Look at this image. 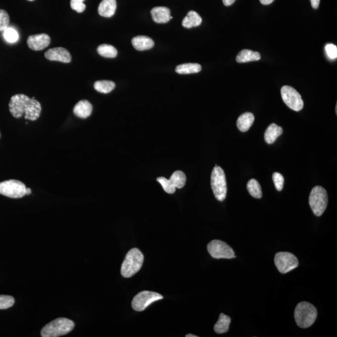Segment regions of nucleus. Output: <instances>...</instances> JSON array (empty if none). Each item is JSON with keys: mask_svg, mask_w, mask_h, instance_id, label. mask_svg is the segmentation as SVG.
<instances>
[{"mask_svg": "<svg viewBox=\"0 0 337 337\" xmlns=\"http://www.w3.org/2000/svg\"><path fill=\"white\" fill-rule=\"evenodd\" d=\"M328 204V195L326 190L321 186H315L309 195V205L315 216H321Z\"/></svg>", "mask_w": 337, "mask_h": 337, "instance_id": "nucleus-5", "label": "nucleus"}, {"mask_svg": "<svg viewBox=\"0 0 337 337\" xmlns=\"http://www.w3.org/2000/svg\"><path fill=\"white\" fill-rule=\"evenodd\" d=\"M45 58L50 61H60L68 63L71 61V56L69 52L64 48L57 47L49 49L45 52Z\"/></svg>", "mask_w": 337, "mask_h": 337, "instance_id": "nucleus-12", "label": "nucleus"}, {"mask_svg": "<svg viewBox=\"0 0 337 337\" xmlns=\"http://www.w3.org/2000/svg\"><path fill=\"white\" fill-rule=\"evenodd\" d=\"M9 109L15 118H20L24 115L25 119L30 121L37 120L42 112V106L39 102L23 94L11 97Z\"/></svg>", "mask_w": 337, "mask_h": 337, "instance_id": "nucleus-1", "label": "nucleus"}, {"mask_svg": "<svg viewBox=\"0 0 337 337\" xmlns=\"http://www.w3.org/2000/svg\"><path fill=\"white\" fill-rule=\"evenodd\" d=\"M75 323L66 318H58L52 320L42 329L43 337H58L64 336L73 331Z\"/></svg>", "mask_w": 337, "mask_h": 337, "instance_id": "nucleus-4", "label": "nucleus"}, {"mask_svg": "<svg viewBox=\"0 0 337 337\" xmlns=\"http://www.w3.org/2000/svg\"><path fill=\"white\" fill-rule=\"evenodd\" d=\"M152 20L157 23H166L173 19L171 11L167 7L157 6L153 8L150 11Z\"/></svg>", "mask_w": 337, "mask_h": 337, "instance_id": "nucleus-14", "label": "nucleus"}, {"mask_svg": "<svg viewBox=\"0 0 337 337\" xmlns=\"http://www.w3.org/2000/svg\"><path fill=\"white\" fill-rule=\"evenodd\" d=\"M3 37L7 42L9 44H15L19 39L17 32L13 28H7L3 31Z\"/></svg>", "mask_w": 337, "mask_h": 337, "instance_id": "nucleus-28", "label": "nucleus"}, {"mask_svg": "<svg viewBox=\"0 0 337 337\" xmlns=\"http://www.w3.org/2000/svg\"><path fill=\"white\" fill-rule=\"evenodd\" d=\"M320 0H310L311 5L313 8L317 9L319 8Z\"/></svg>", "mask_w": 337, "mask_h": 337, "instance_id": "nucleus-35", "label": "nucleus"}, {"mask_svg": "<svg viewBox=\"0 0 337 337\" xmlns=\"http://www.w3.org/2000/svg\"><path fill=\"white\" fill-rule=\"evenodd\" d=\"M186 337H197V336H194V335H193V334H188Z\"/></svg>", "mask_w": 337, "mask_h": 337, "instance_id": "nucleus-39", "label": "nucleus"}, {"mask_svg": "<svg viewBox=\"0 0 337 337\" xmlns=\"http://www.w3.org/2000/svg\"><path fill=\"white\" fill-rule=\"evenodd\" d=\"M275 186L277 191H281L283 190L284 185V178L281 173H274L272 176Z\"/></svg>", "mask_w": 337, "mask_h": 337, "instance_id": "nucleus-32", "label": "nucleus"}, {"mask_svg": "<svg viewBox=\"0 0 337 337\" xmlns=\"http://www.w3.org/2000/svg\"><path fill=\"white\" fill-rule=\"evenodd\" d=\"M157 181L162 186V188H163L165 192L168 193H175L176 188L172 186L169 179L165 178L164 177H160V178L157 179Z\"/></svg>", "mask_w": 337, "mask_h": 337, "instance_id": "nucleus-30", "label": "nucleus"}, {"mask_svg": "<svg viewBox=\"0 0 337 337\" xmlns=\"http://www.w3.org/2000/svg\"><path fill=\"white\" fill-rule=\"evenodd\" d=\"M261 59V56L259 52L253 51L252 50L243 49L240 52L236 57L238 63H247L250 61H259Z\"/></svg>", "mask_w": 337, "mask_h": 337, "instance_id": "nucleus-20", "label": "nucleus"}, {"mask_svg": "<svg viewBox=\"0 0 337 337\" xmlns=\"http://www.w3.org/2000/svg\"><path fill=\"white\" fill-rule=\"evenodd\" d=\"M274 0H260V3L264 5H268V4H271Z\"/></svg>", "mask_w": 337, "mask_h": 337, "instance_id": "nucleus-37", "label": "nucleus"}, {"mask_svg": "<svg viewBox=\"0 0 337 337\" xmlns=\"http://www.w3.org/2000/svg\"><path fill=\"white\" fill-rule=\"evenodd\" d=\"M144 255L137 248L131 249L126 254L121 265V273L125 278H130L142 269Z\"/></svg>", "mask_w": 337, "mask_h": 337, "instance_id": "nucleus-2", "label": "nucleus"}, {"mask_svg": "<svg viewBox=\"0 0 337 337\" xmlns=\"http://www.w3.org/2000/svg\"><path fill=\"white\" fill-rule=\"evenodd\" d=\"M50 42H51V39H50L49 36L45 33L30 36L27 40L28 47L30 49L35 51H40V50L46 48L49 46Z\"/></svg>", "mask_w": 337, "mask_h": 337, "instance_id": "nucleus-13", "label": "nucleus"}, {"mask_svg": "<svg viewBox=\"0 0 337 337\" xmlns=\"http://www.w3.org/2000/svg\"><path fill=\"white\" fill-rule=\"evenodd\" d=\"M202 67L197 63H185L176 67V72L181 75L197 73L201 71Z\"/></svg>", "mask_w": 337, "mask_h": 337, "instance_id": "nucleus-23", "label": "nucleus"}, {"mask_svg": "<svg viewBox=\"0 0 337 337\" xmlns=\"http://www.w3.org/2000/svg\"><path fill=\"white\" fill-rule=\"evenodd\" d=\"M283 133V129L276 124L272 123L267 128L264 134L265 142L267 144H272Z\"/></svg>", "mask_w": 337, "mask_h": 337, "instance_id": "nucleus-19", "label": "nucleus"}, {"mask_svg": "<svg viewBox=\"0 0 337 337\" xmlns=\"http://www.w3.org/2000/svg\"><path fill=\"white\" fill-rule=\"evenodd\" d=\"M9 17L8 13L3 9H0V32H3L8 27Z\"/></svg>", "mask_w": 337, "mask_h": 337, "instance_id": "nucleus-31", "label": "nucleus"}, {"mask_svg": "<svg viewBox=\"0 0 337 337\" xmlns=\"http://www.w3.org/2000/svg\"><path fill=\"white\" fill-rule=\"evenodd\" d=\"M294 317L298 327L302 329L308 328L312 326L316 320L317 310L311 303L300 302L295 308Z\"/></svg>", "mask_w": 337, "mask_h": 337, "instance_id": "nucleus-3", "label": "nucleus"}, {"mask_svg": "<svg viewBox=\"0 0 337 337\" xmlns=\"http://www.w3.org/2000/svg\"><path fill=\"white\" fill-rule=\"evenodd\" d=\"M210 183L215 197L219 201H223L226 199L228 188L226 175L221 167L215 166L212 172Z\"/></svg>", "mask_w": 337, "mask_h": 337, "instance_id": "nucleus-6", "label": "nucleus"}, {"mask_svg": "<svg viewBox=\"0 0 337 337\" xmlns=\"http://www.w3.org/2000/svg\"><path fill=\"white\" fill-rule=\"evenodd\" d=\"M282 97L289 108L295 111H300L303 109V101L299 93L293 88L284 86L281 89Z\"/></svg>", "mask_w": 337, "mask_h": 337, "instance_id": "nucleus-11", "label": "nucleus"}, {"mask_svg": "<svg viewBox=\"0 0 337 337\" xmlns=\"http://www.w3.org/2000/svg\"><path fill=\"white\" fill-rule=\"evenodd\" d=\"M116 7V0H102L98 6V13L103 17H111L115 13Z\"/></svg>", "mask_w": 337, "mask_h": 337, "instance_id": "nucleus-15", "label": "nucleus"}, {"mask_svg": "<svg viewBox=\"0 0 337 337\" xmlns=\"http://www.w3.org/2000/svg\"><path fill=\"white\" fill-rule=\"evenodd\" d=\"M84 1L85 0H71V8L78 13H82L86 9L85 4L83 3Z\"/></svg>", "mask_w": 337, "mask_h": 337, "instance_id": "nucleus-33", "label": "nucleus"}, {"mask_svg": "<svg viewBox=\"0 0 337 337\" xmlns=\"http://www.w3.org/2000/svg\"><path fill=\"white\" fill-rule=\"evenodd\" d=\"M28 1H34V0H28Z\"/></svg>", "mask_w": 337, "mask_h": 337, "instance_id": "nucleus-40", "label": "nucleus"}, {"mask_svg": "<svg viewBox=\"0 0 337 337\" xmlns=\"http://www.w3.org/2000/svg\"><path fill=\"white\" fill-rule=\"evenodd\" d=\"M255 120L254 114L250 112H245L239 117L237 121V126L241 132H246L252 126Z\"/></svg>", "mask_w": 337, "mask_h": 337, "instance_id": "nucleus-18", "label": "nucleus"}, {"mask_svg": "<svg viewBox=\"0 0 337 337\" xmlns=\"http://www.w3.org/2000/svg\"><path fill=\"white\" fill-rule=\"evenodd\" d=\"M231 322V319L230 317L224 314H221L218 321L214 326L215 332L219 334L226 333L229 331Z\"/></svg>", "mask_w": 337, "mask_h": 337, "instance_id": "nucleus-22", "label": "nucleus"}, {"mask_svg": "<svg viewBox=\"0 0 337 337\" xmlns=\"http://www.w3.org/2000/svg\"><path fill=\"white\" fill-rule=\"evenodd\" d=\"M115 83L111 81H97L94 84V88L97 92L107 94L115 88Z\"/></svg>", "mask_w": 337, "mask_h": 337, "instance_id": "nucleus-25", "label": "nucleus"}, {"mask_svg": "<svg viewBox=\"0 0 337 337\" xmlns=\"http://www.w3.org/2000/svg\"><path fill=\"white\" fill-rule=\"evenodd\" d=\"M26 188L21 182L9 180L0 183V194L13 199H18L26 195Z\"/></svg>", "mask_w": 337, "mask_h": 337, "instance_id": "nucleus-8", "label": "nucleus"}, {"mask_svg": "<svg viewBox=\"0 0 337 337\" xmlns=\"http://www.w3.org/2000/svg\"><path fill=\"white\" fill-rule=\"evenodd\" d=\"M15 303V299L9 295H0V310L7 309Z\"/></svg>", "mask_w": 337, "mask_h": 337, "instance_id": "nucleus-29", "label": "nucleus"}, {"mask_svg": "<svg viewBox=\"0 0 337 337\" xmlns=\"http://www.w3.org/2000/svg\"><path fill=\"white\" fill-rule=\"evenodd\" d=\"M92 104L87 100L79 101L73 109L74 114L78 118L82 119L88 118L92 114Z\"/></svg>", "mask_w": 337, "mask_h": 337, "instance_id": "nucleus-16", "label": "nucleus"}, {"mask_svg": "<svg viewBox=\"0 0 337 337\" xmlns=\"http://www.w3.org/2000/svg\"><path fill=\"white\" fill-rule=\"evenodd\" d=\"M247 188L250 194L256 199H260L262 197V189L259 182L254 179H250L248 182Z\"/></svg>", "mask_w": 337, "mask_h": 337, "instance_id": "nucleus-27", "label": "nucleus"}, {"mask_svg": "<svg viewBox=\"0 0 337 337\" xmlns=\"http://www.w3.org/2000/svg\"><path fill=\"white\" fill-rule=\"evenodd\" d=\"M162 298H163V297L161 294L154 292V291H141L134 297L132 307L136 311L142 312L152 303L161 300Z\"/></svg>", "mask_w": 337, "mask_h": 337, "instance_id": "nucleus-10", "label": "nucleus"}, {"mask_svg": "<svg viewBox=\"0 0 337 337\" xmlns=\"http://www.w3.org/2000/svg\"><path fill=\"white\" fill-rule=\"evenodd\" d=\"M202 18L200 16L194 11H190L183 21L182 25L186 28L197 27L201 25Z\"/></svg>", "mask_w": 337, "mask_h": 337, "instance_id": "nucleus-21", "label": "nucleus"}, {"mask_svg": "<svg viewBox=\"0 0 337 337\" xmlns=\"http://www.w3.org/2000/svg\"><path fill=\"white\" fill-rule=\"evenodd\" d=\"M98 53L105 58H114L118 54V51L112 45L102 44L97 47Z\"/></svg>", "mask_w": 337, "mask_h": 337, "instance_id": "nucleus-26", "label": "nucleus"}, {"mask_svg": "<svg viewBox=\"0 0 337 337\" xmlns=\"http://www.w3.org/2000/svg\"><path fill=\"white\" fill-rule=\"evenodd\" d=\"M236 0H222L225 6H229L232 5Z\"/></svg>", "mask_w": 337, "mask_h": 337, "instance_id": "nucleus-36", "label": "nucleus"}, {"mask_svg": "<svg viewBox=\"0 0 337 337\" xmlns=\"http://www.w3.org/2000/svg\"><path fill=\"white\" fill-rule=\"evenodd\" d=\"M275 264L282 274H287L298 266V260L295 255L288 252L277 253L274 258Z\"/></svg>", "mask_w": 337, "mask_h": 337, "instance_id": "nucleus-7", "label": "nucleus"}, {"mask_svg": "<svg viewBox=\"0 0 337 337\" xmlns=\"http://www.w3.org/2000/svg\"><path fill=\"white\" fill-rule=\"evenodd\" d=\"M326 53L331 59H336L337 58V48L333 44H327L325 48Z\"/></svg>", "mask_w": 337, "mask_h": 337, "instance_id": "nucleus-34", "label": "nucleus"}, {"mask_svg": "<svg viewBox=\"0 0 337 337\" xmlns=\"http://www.w3.org/2000/svg\"><path fill=\"white\" fill-rule=\"evenodd\" d=\"M169 181L174 188L181 189L186 185V176L183 172L177 171L172 174Z\"/></svg>", "mask_w": 337, "mask_h": 337, "instance_id": "nucleus-24", "label": "nucleus"}, {"mask_svg": "<svg viewBox=\"0 0 337 337\" xmlns=\"http://www.w3.org/2000/svg\"><path fill=\"white\" fill-rule=\"evenodd\" d=\"M32 193V190H31L30 188H26V195H30Z\"/></svg>", "mask_w": 337, "mask_h": 337, "instance_id": "nucleus-38", "label": "nucleus"}, {"mask_svg": "<svg viewBox=\"0 0 337 337\" xmlns=\"http://www.w3.org/2000/svg\"><path fill=\"white\" fill-rule=\"evenodd\" d=\"M207 250L214 259H231L236 258L235 253L230 246L223 241L214 240L207 245Z\"/></svg>", "mask_w": 337, "mask_h": 337, "instance_id": "nucleus-9", "label": "nucleus"}, {"mask_svg": "<svg viewBox=\"0 0 337 337\" xmlns=\"http://www.w3.org/2000/svg\"><path fill=\"white\" fill-rule=\"evenodd\" d=\"M132 45L138 51H145L151 49L154 46V42L151 38L145 36H138L133 38Z\"/></svg>", "mask_w": 337, "mask_h": 337, "instance_id": "nucleus-17", "label": "nucleus"}]
</instances>
